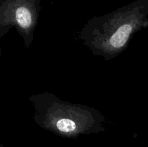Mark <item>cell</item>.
Masks as SVG:
<instances>
[{"instance_id":"6da1fadb","label":"cell","mask_w":148,"mask_h":147,"mask_svg":"<svg viewBox=\"0 0 148 147\" xmlns=\"http://www.w3.org/2000/svg\"><path fill=\"white\" fill-rule=\"evenodd\" d=\"M148 27V0H134L86 22L79 39L93 56L106 61L119 56L135 33Z\"/></svg>"},{"instance_id":"7a4b0ae2","label":"cell","mask_w":148,"mask_h":147,"mask_svg":"<svg viewBox=\"0 0 148 147\" xmlns=\"http://www.w3.org/2000/svg\"><path fill=\"white\" fill-rule=\"evenodd\" d=\"M29 100L34 122L42 128L67 135L103 129L105 117L94 108L62 100L49 92L30 95Z\"/></svg>"},{"instance_id":"3957f363","label":"cell","mask_w":148,"mask_h":147,"mask_svg":"<svg viewBox=\"0 0 148 147\" xmlns=\"http://www.w3.org/2000/svg\"><path fill=\"white\" fill-rule=\"evenodd\" d=\"M42 0H0V39L10 29L17 30L26 48L34 40Z\"/></svg>"},{"instance_id":"277c9868","label":"cell","mask_w":148,"mask_h":147,"mask_svg":"<svg viewBox=\"0 0 148 147\" xmlns=\"http://www.w3.org/2000/svg\"><path fill=\"white\" fill-rule=\"evenodd\" d=\"M1 48H0V56H1Z\"/></svg>"},{"instance_id":"5b68a950","label":"cell","mask_w":148,"mask_h":147,"mask_svg":"<svg viewBox=\"0 0 148 147\" xmlns=\"http://www.w3.org/2000/svg\"><path fill=\"white\" fill-rule=\"evenodd\" d=\"M0 147H1V145H0Z\"/></svg>"}]
</instances>
